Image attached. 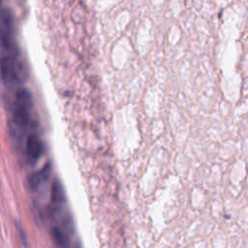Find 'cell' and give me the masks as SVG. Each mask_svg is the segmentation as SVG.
Returning <instances> with one entry per match:
<instances>
[{"mask_svg":"<svg viewBox=\"0 0 248 248\" xmlns=\"http://www.w3.org/2000/svg\"><path fill=\"white\" fill-rule=\"evenodd\" d=\"M51 232H52V236H53L55 242L57 243V245H59V246L65 245V243H66V237H65V235H64L63 231H62L59 227H54V228L52 229Z\"/></svg>","mask_w":248,"mask_h":248,"instance_id":"cell-7","label":"cell"},{"mask_svg":"<svg viewBox=\"0 0 248 248\" xmlns=\"http://www.w3.org/2000/svg\"><path fill=\"white\" fill-rule=\"evenodd\" d=\"M51 201L54 203H60L64 201L63 189L58 180L54 181L51 187Z\"/></svg>","mask_w":248,"mask_h":248,"instance_id":"cell-6","label":"cell"},{"mask_svg":"<svg viewBox=\"0 0 248 248\" xmlns=\"http://www.w3.org/2000/svg\"><path fill=\"white\" fill-rule=\"evenodd\" d=\"M50 170H51L50 164L47 163L40 170L31 173L28 177L29 188L31 190H37L42 183L47 181L49 174H50Z\"/></svg>","mask_w":248,"mask_h":248,"instance_id":"cell-5","label":"cell"},{"mask_svg":"<svg viewBox=\"0 0 248 248\" xmlns=\"http://www.w3.org/2000/svg\"><path fill=\"white\" fill-rule=\"evenodd\" d=\"M33 108V98L26 88H19L12 104L11 131L13 136L18 137L26 130L31 123V110Z\"/></svg>","mask_w":248,"mask_h":248,"instance_id":"cell-1","label":"cell"},{"mask_svg":"<svg viewBox=\"0 0 248 248\" xmlns=\"http://www.w3.org/2000/svg\"><path fill=\"white\" fill-rule=\"evenodd\" d=\"M0 77L7 86L19 83L24 77V68L19 56L2 54L0 56Z\"/></svg>","mask_w":248,"mask_h":248,"instance_id":"cell-3","label":"cell"},{"mask_svg":"<svg viewBox=\"0 0 248 248\" xmlns=\"http://www.w3.org/2000/svg\"><path fill=\"white\" fill-rule=\"evenodd\" d=\"M0 48L2 54L19 56V50L15 39L14 16L7 8L0 9Z\"/></svg>","mask_w":248,"mask_h":248,"instance_id":"cell-2","label":"cell"},{"mask_svg":"<svg viewBox=\"0 0 248 248\" xmlns=\"http://www.w3.org/2000/svg\"><path fill=\"white\" fill-rule=\"evenodd\" d=\"M44 152V144L36 134H30L26 140V156L30 161H37Z\"/></svg>","mask_w":248,"mask_h":248,"instance_id":"cell-4","label":"cell"}]
</instances>
